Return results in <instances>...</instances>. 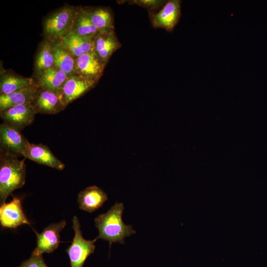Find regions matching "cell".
<instances>
[{
	"label": "cell",
	"mask_w": 267,
	"mask_h": 267,
	"mask_svg": "<svg viewBox=\"0 0 267 267\" xmlns=\"http://www.w3.org/2000/svg\"><path fill=\"white\" fill-rule=\"evenodd\" d=\"M124 206L122 203H116L105 213L99 215L94 219L98 235L94 239L107 241L109 247L113 243L124 244L126 237L135 233L132 225L125 224L122 220Z\"/></svg>",
	"instance_id": "6da1fadb"
},
{
	"label": "cell",
	"mask_w": 267,
	"mask_h": 267,
	"mask_svg": "<svg viewBox=\"0 0 267 267\" xmlns=\"http://www.w3.org/2000/svg\"><path fill=\"white\" fill-rule=\"evenodd\" d=\"M26 177L25 159L0 150V203H4L15 190L23 186Z\"/></svg>",
	"instance_id": "7a4b0ae2"
},
{
	"label": "cell",
	"mask_w": 267,
	"mask_h": 267,
	"mask_svg": "<svg viewBox=\"0 0 267 267\" xmlns=\"http://www.w3.org/2000/svg\"><path fill=\"white\" fill-rule=\"evenodd\" d=\"M79 8L65 5L48 15L43 22L44 33L46 39L59 41L71 33Z\"/></svg>",
	"instance_id": "3957f363"
},
{
	"label": "cell",
	"mask_w": 267,
	"mask_h": 267,
	"mask_svg": "<svg viewBox=\"0 0 267 267\" xmlns=\"http://www.w3.org/2000/svg\"><path fill=\"white\" fill-rule=\"evenodd\" d=\"M72 223L74 236L65 251L69 256L71 267H83L87 259L94 253L95 240H86L83 237L78 217H73Z\"/></svg>",
	"instance_id": "277c9868"
},
{
	"label": "cell",
	"mask_w": 267,
	"mask_h": 267,
	"mask_svg": "<svg viewBox=\"0 0 267 267\" xmlns=\"http://www.w3.org/2000/svg\"><path fill=\"white\" fill-rule=\"evenodd\" d=\"M37 113L55 114L67 106L61 89L57 91L38 88L32 102Z\"/></svg>",
	"instance_id": "5b68a950"
},
{
	"label": "cell",
	"mask_w": 267,
	"mask_h": 267,
	"mask_svg": "<svg viewBox=\"0 0 267 267\" xmlns=\"http://www.w3.org/2000/svg\"><path fill=\"white\" fill-rule=\"evenodd\" d=\"M181 2L180 0H168L158 12H149L152 26L169 32L173 31L181 16Z\"/></svg>",
	"instance_id": "8992f818"
},
{
	"label": "cell",
	"mask_w": 267,
	"mask_h": 267,
	"mask_svg": "<svg viewBox=\"0 0 267 267\" xmlns=\"http://www.w3.org/2000/svg\"><path fill=\"white\" fill-rule=\"evenodd\" d=\"M36 114L32 103L16 105L0 111L3 123L20 131L32 123Z\"/></svg>",
	"instance_id": "52a82bcc"
},
{
	"label": "cell",
	"mask_w": 267,
	"mask_h": 267,
	"mask_svg": "<svg viewBox=\"0 0 267 267\" xmlns=\"http://www.w3.org/2000/svg\"><path fill=\"white\" fill-rule=\"evenodd\" d=\"M66 224V222L63 220L48 225L41 233L34 230L37 236V246L32 253L42 255L44 253L54 252L59 246L60 233Z\"/></svg>",
	"instance_id": "ba28073f"
},
{
	"label": "cell",
	"mask_w": 267,
	"mask_h": 267,
	"mask_svg": "<svg viewBox=\"0 0 267 267\" xmlns=\"http://www.w3.org/2000/svg\"><path fill=\"white\" fill-rule=\"evenodd\" d=\"M9 202H4L0 207V223L3 228H16L24 224L30 225L22 209L21 198L12 196Z\"/></svg>",
	"instance_id": "9c48e42d"
},
{
	"label": "cell",
	"mask_w": 267,
	"mask_h": 267,
	"mask_svg": "<svg viewBox=\"0 0 267 267\" xmlns=\"http://www.w3.org/2000/svg\"><path fill=\"white\" fill-rule=\"evenodd\" d=\"M29 142L21 131L4 123L0 125L1 150L17 156H22Z\"/></svg>",
	"instance_id": "30bf717a"
},
{
	"label": "cell",
	"mask_w": 267,
	"mask_h": 267,
	"mask_svg": "<svg viewBox=\"0 0 267 267\" xmlns=\"http://www.w3.org/2000/svg\"><path fill=\"white\" fill-rule=\"evenodd\" d=\"M105 66L92 49L75 59V71L77 75L97 83Z\"/></svg>",
	"instance_id": "8fae6325"
},
{
	"label": "cell",
	"mask_w": 267,
	"mask_h": 267,
	"mask_svg": "<svg viewBox=\"0 0 267 267\" xmlns=\"http://www.w3.org/2000/svg\"><path fill=\"white\" fill-rule=\"evenodd\" d=\"M22 156L57 170L61 171L65 168L64 164L53 154L46 145L42 143L35 144L29 142Z\"/></svg>",
	"instance_id": "7c38bea8"
},
{
	"label": "cell",
	"mask_w": 267,
	"mask_h": 267,
	"mask_svg": "<svg viewBox=\"0 0 267 267\" xmlns=\"http://www.w3.org/2000/svg\"><path fill=\"white\" fill-rule=\"evenodd\" d=\"M121 47L115 31L98 32L92 41V50L105 65L113 53Z\"/></svg>",
	"instance_id": "4fadbf2b"
},
{
	"label": "cell",
	"mask_w": 267,
	"mask_h": 267,
	"mask_svg": "<svg viewBox=\"0 0 267 267\" xmlns=\"http://www.w3.org/2000/svg\"><path fill=\"white\" fill-rule=\"evenodd\" d=\"M96 84L77 74L69 76L61 89L65 103L67 106L93 88Z\"/></svg>",
	"instance_id": "5bb4252c"
},
{
	"label": "cell",
	"mask_w": 267,
	"mask_h": 267,
	"mask_svg": "<svg viewBox=\"0 0 267 267\" xmlns=\"http://www.w3.org/2000/svg\"><path fill=\"white\" fill-rule=\"evenodd\" d=\"M108 199L107 194L99 187H87L78 194L77 202L81 210L91 213L101 207Z\"/></svg>",
	"instance_id": "9a60e30c"
},
{
	"label": "cell",
	"mask_w": 267,
	"mask_h": 267,
	"mask_svg": "<svg viewBox=\"0 0 267 267\" xmlns=\"http://www.w3.org/2000/svg\"><path fill=\"white\" fill-rule=\"evenodd\" d=\"M69 76L54 66L37 77L36 85L40 88L57 91L62 89Z\"/></svg>",
	"instance_id": "2e32d148"
},
{
	"label": "cell",
	"mask_w": 267,
	"mask_h": 267,
	"mask_svg": "<svg viewBox=\"0 0 267 267\" xmlns=\"http://www.w3.org/2000/svg\"><path fill=\"white\" fill-rule=\"evenodd\" d=\"M32 78H26L15 73L0 69V94H7L28 87L35 85Z\"/></svg>",
	"instance_id": "e0dca14e"
},
{
	"label": "cell",
	"mask_w": 267,
	"mask_h": 267,
	"mask_svg": "<svg viewBox=\"0 0 267 267\" xmlns=\"http://www.w3.org/2000/svg\"><path fill=\"white\" fill-rule=\"evenodd\" d=\"M38 87L35 85L0 95V111L12 106L32 103Z\"/></svg>",
	"instance_id": "ac0fdd59"
},
{
	"label": "cell",
	"mask_w": 267,
	"mask_h": 267,
	"mask_svg": "<svg viewBox=\"0 0 267 267\" xmlns=\"http://www.w3.org/2000/svg\"><path fill=\"white\" fill-rule=\"evenodd\" d=\"M72 33L91 40L97 34L98 31L92 22L89 9L79 7Z\"/></svg>",
	"instance_id": "d6986e66"
},
{
	"label": "cell",
	"mask_w": 267,
	"mask_h": 267,
	"mask_svg": "<svg viewBox=\"0 0 267 267\" xmlns=\"http://www.w3.org/2000/svg\"><path fill=\"white\" fill-rule=\"evenodd\" d=\"M92 41L71 32L58 41L75 59L92 49Z\"/></svg>",
	"instance_id": "ffe728a7"
},
{
	"label": "cell",
	"mask_w": 267,
	"mask_h": 267,
	"mask_svg": "<svg viewBox=\"0 0 267 267\" xmlns=\"http://www.w3.org/2000/svg\"><path fill=\"white\" fill-rule=\"evenodd\" d=\"M54 66L53 42L46 39L40 45L35 58V70L37 77Z\"/></svg>",
	"instance_id": "44dd1931"
},
{
	"label": "cell",
	"mask_w": 267,
	"mask_h": 267,
	"mask_svg": "<svg viewBox=\"0 0 267 267\" xmlns=\"http://www.w3.org/2000/svg\"><path fill=\"white\" fill-rule=\"evenodd\" d=\"M93 24L98 32L115 31L112 12L109 7L89 8Z\"/></svg>",
	"instance_id": "7402d4cb"
},
{
	"label": "cell",
	"mask_w": 267,
	"mask_h": 267,
	"mask_svg": "<svg viewBox=\"0 0 267 267\" xmlns=\"http://www.w3.org/2000/svg\"><path fill=\"white\" fill-rule=\"evenodd\" d=\"M54 58V66L68 76L76 75L75 59L64 48L58 41H52Z\"/></svg>",
	"instance_id": "603a6c76"
},
{
	"label": "cell",
	"mask_w": 267,
	"mask_h": 267,
	"mask_svg": "<svg viewBox=\"0 0 267 267\" xmlns=\"http://www.w3.org/2000/svg\"><path fill=\"white\" fill-rule=\"evenodd\" d=\"M130 2L147 8L149 12H153L163 7L167 1L160 0H134L129 1Z\"/></svg>",
	"instance_id": "cb8c5ba5"
},
{
	"label": "cell",
	"mask_w": 267,
	"mask_h": 267,
	"mask_svg": "<svg viewBox=\"0 0 267 267\" xmlns=\"http://www.w3.org/2000/svg\"><path fill=\"white\" fill-rule=\"evenodd\" d=\"M18 267H48L45 264L42 255L32 253L31 257L23 261Z\"/></svg>",
	"instance_id": "d4e9b609"
}]
</instances>
